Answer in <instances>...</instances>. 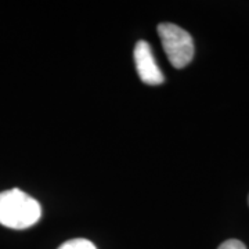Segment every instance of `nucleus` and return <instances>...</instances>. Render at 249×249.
Here are the masks:
<instances>
[{
	"label": "nucleus",
	"instance_id": "nucleus-1",
	"mask_svg": "<svg viewBox=\"0 0 249 249\" xmlns=\"http://www.w3.org/2000/svg\"><path fill=\"white\" fill-rule=\"evenodd\" d=\"M42 208L35 198L13 188L0 193V224L14 230H24L39 222Z\"/></svg>",
	"mask_w": 249,
	"mask_h": 249
},
{
	"label": "nucleus",
	"instance_id": "nucleus-5",
	"mask_svg": "<svg viewBox=\"0 0 249 249\" xmlns=\"http://www.w3.org/2000/svg\"><path fill=\"white\" fill-rule=\"evenodd\" d=\"M217 249H247V247L238 240H229L223 242Z\"/></svg>",
	"mask_w": 249,
	"mask_h": 249
},
{
	"label": "nucleus",
	"instance_id": "nucleus-4",
	"mask_svg": "<svg viewBox=\"0 0 249 249\" xmlns=\"http://www.w3.org/2000/svg\"><path fill=\"white\" fill-rule=\"evenodd\" d=\"M58 249H96L94 244L85 238H75L64 242Z\"/></svg>",
	"mask_w": 249,
	"mask_h": 249
},
{
	"label": "nucleus",
	"instance_id": "nucleus-3",
	"mask_svg": "<svg viewBox=\"0 0 249 249\" xmlns=\"http://www.w3.org/2000/svg\"><path fill=\"white\" fill-rule=\"evenodd\" d=\"M133 55L137 73L145 85H160L163 82V73L155 61L151 46L147 42H137Z\"/></svg>",
	"mask_w": 249,
	"mask_h": 249
},
{
	"label": "nucleus",
	"instance_id": "nucleus-2",
	"mask_svg": "<svg viewBox=\"0 0 249 249\" xmlns=\"http://www.w3.org/2000/svg\"><path fill=\"white\" fill-rule=\"evenodd\" d=\"M160 42L168 60L175 68H184L194 57V42L191 35L175 24L158 25Z\"/></svg>",
	"mask_w": 249,
	"mask_h": 249
}]
</instances>
